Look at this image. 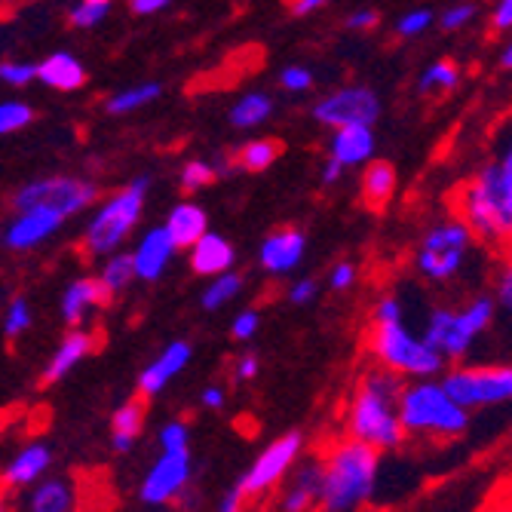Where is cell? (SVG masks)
Here are the masks:
<instances>
[{"instance_id": "6da1fadb", "label": "cell", "mask_w": 512, "mask_h": 512, "mask_svg": "<svg viewBox=\"0 0 512 512\" xmlns=\"http://www.w3.org/2000/svg\"><path fill=\"white\" fill-rule=\"evenodd\" d=\"M454 215L473 230L476 243L497 252L512 249V203L503 166L494 154L457 188Z\"/></svg>"}, {"instance_id": "7a4b0ae2", "label": "cell", "mask_w": 512, "mask_h": 512, "mask_svg": "<svg viewBox=\"0 0 512 512\" xmlns=\"http://www.w3.org/2000/svg\"><path fill=\"white\" fill-rule=\"evenodd\" d=\"M405 390L402 375L390 368H375L362 375L347 408V433L378 451L399 448L408 436L399 417V396Z\"/></svg>"}, {"instance_id": "3957f363", "label": "cell", "mask_w": 512, "mask_h": 512, "mask_svg": "<svg viewBox=\"0 0 512 512\" xmlns=\"http://www.w3.org/2000/svg\"><path fill=\"white\" fill-rule=\"evenodd\" d=\"M381 470V451L359 439H344L329 448L322 460V491L319 509L350 512L375 497Z\"/></svg>"}, {"instance_id": "277c9868", "label": "cell", "mask_w": 512, "mask_h": 512, "mask_svg": "<svg viewBox=\"0 0 512 512\" xmlns=\"http://www.w3.org/2000/svg\"><path fill=\"white\" fill-rule=\"evenodd\" d=\"M399 417L408 436H433V439H454L470 427V408H463L442 381L414 378L405 384L399 396Z\"/></svg>"}, {"instance_id": "5b68a950", "label": "cell", "mask_w": 512, "mask_h": 512, "mask_svg": "<svg viewBox=\"0 0 512 512\" xmlns=\"http://www.w3.org/2000/svg\"><path fill=\"white\" fill-rule=\"evenodd\" d=\"M368 350L378 365L396 371L402 378H436L445 375L448 359L424 341V335H411L405 319L399 322H375L368 332Z\"/></svg>"}, {"instance_id": "8992f818", "label": "cell", "mask_w": 512, "mask_h": 512, "mask_svg": "<svg viewBox=\"0 0 512 512\" xmlns=\"http://www.w3.org/2000/svg\"><path fill=\"white\" fill-rule=\"evenodd\" d=\"M494 313H497L494 295H476L460 310L436 307L427 319L424 341L430 347H436L448 362H457L467 356L473 350V344L491 329Z\"/></svg>"}, {"instance_id": "52a82bcc", "label": "cell", "mask_w": 512, "mask_h": 512, "mask_svg": "<svg viewBox=\"0 0 512 512\" xmlns=\"http://www.w3.org/2000/svg\"><path fill=\"white\" fill-rule=\"evenodd\" d=\"M473 243L476 237H473V230L463 224V218L454 215V218L436 221L427 230L421 246H417L414 264L427 279H433V283H448V279H454L463 270V264H467Z\"/></svg>"}, {"instance_id": "ba28073f", "label": "cell", "mask_w": 512, "mask_h": 512, "mask_svg": "<svg viewBox=\"0 0 512 512\" xmlns=\"http://www.w3.org/2000/svg\"><path fill=\"white\" fill-rule=\"evenodd\" d=\"M148 184H151L148 175L135 178L129 188L114 194L96 212V218H92L86 227V252L89 255H108V252L120 249V243L129 237V230L138 224V215H142Z\"/></svg>"}, {"instance_id": "9c48e42d", "label": "cell", "mask_w": 512, "mask_h": 512, "mask_svg": "<svg viewBox=\"0 0 512 512\" xmlns=\"http://www.w3.org/2000/svg\"><path fill=\"white\" fill-rule=\"evenodd\" d=\"M445 390L463 408H485L512 402V365L451 368L442 375Z\"/></svg>"}, {"instance_id": "30bf717a", "label": "cell", "mask_w": 512, "mask_h": 512, "mask_svg": "<svg viewBox=\"0 0 512 512\" xmlns=\"http://www.w3.org/2000/svg\"><path fill=\"white\" fill-rule=\"evenodd\" d=\"M99 188L89 184L83 178H68V175H56V178H40L31 181L16 194L13 206L16 209H56L65 218L77 215L80 209H86L89 203H96Z\"/></svg>"}, {"instance_id": "8fae6325", "label": "cell", "mask_w": 512, "mask_h": 512, "mask_svg": "<svg viewBox=\"0 0 512 512\" xmlns=\"http://www.w3.org/2000/svg\"><path fill=\"white\" fill-rule=\"evenodd\" d=\"M381 117V99L368 86H341L329 96H322L313 108V120L319 126H375Z\"/></svg>"}, {"instance_id": "7c38bea8", "label": "cell", "mask_w": 512, "mask_h": 512, "mask_svg": "<svg viewBox=\"0 0 512 512\" xmlns=\"http://www.w3.org/2000/svg\"><path fill=\"white\" fill-rule=\"evenodd\" d=\"M301 448H304L301 433H289L283 439H276L273 445H267V451L258 454V460L249 467V473L240 479L243 494L246 497H261L270 488H276L279 482H283L292 473V467L298 463Z\"/></svg>"}, {"instance_id": "4fadbf2b", "label": "cell", "mask_w": 512, "mask_h": 512, "mask_svg": "<svg viewBox=\"0 0 512 512\" xmlns=\"http://www.w3.org/2000/svg\"><path fill=\"white\" fill-rule=\"evenodd\" d=\"M191 479V454L188 448L178 451H163L160 460L151 467L148 479L142 482V500L145 503H169L175 500Z\"/></svg>"}, {"instance_id": "5bb4252c", "label": "cell", "mask_w": 512, "mask_h": 512, "mask_svg": "<svg viewBox=\"0 0 512 512\" xmlns=\"http://www.w3.org/2000/svg\"><path fill=\"white\" fill-rule=\"evenodd\" d=\"M62 221H65V215L56 212V209H40V206L37 209H19V215L7 227L4 243L13 252H28L37 243H43L46 237H53L56 230L62 227Z\"/></svg>"}, {"instance_id": "9a60e30c", "label": "cell", "mask_w": 512, "mask_h": 512, "mask_svg": "<svg viewBox=\"0 0 512 512\" xmlns=\"http://www.w3.org/2000/svg\"><path fill=\"white\" fill-rule=\"evenodd\" d=\"M307 252V237L301 234L298 227H279L276 234H270L261 243V267L270 276H283L292 273Z\"/></svg>"}, {"instance_id": "2e32d148", "label": "cell", "mask_w": 512, "mask_h": 512, "mask_svg": "<svg viewBox=\"0 0 512 512\" xmlns=\"http://www.w3.org/2000/svg\"><path fill=\"white\" fill-rule=\"evenodd\" d=\"M172 255H175V243L169 237L166 224L163 227H151L148 234L138 240V246L132 252V258H135V276L154 283V279H160V273L166 270V264H169Z\"/></svg>"}, {"instance_id": "e0dca14e", "label": "cell", "mask_w": 512, "mask_h": 512, "mask_svg": "<svg viewBox=\"0 0 512 512\" xmlns=\"http://www.w3.org/2000/svg\"><path fill=\"white\" fill-rule=\"evenodd\" d=\"M191 362V344L188 341H175V344H169L142 375H138V393L142 396H157L178 371Z\"/></svg>"}, {"instance_id": "ac0fdd59", "label": "cell", "mask_w": 512, "mask_h": 512, "mask_svg": "<svg viewBox=\"0 0 512 512\" xmlns=\"http://www.w3.org/2000/svg\"><path fill=\"white\" fill-rule=\"evenodd\" d=\"M319 491H322V460H304L292 467V482L283 494L286 512H304L319 506Z\"/></svg>"}, {"instance_id": "d6986e66", "label": "cell", "mask_w": 512, "mask_h": 512, "mask_svg": "<svg viewBox=\"0 0 512 512\" xmlns=\"http://www.w3.org/2000/svg\"><path fill=\"white\" fill-rule=\"evenodd\" d=\"M375 154V132L371 126H341L329 142V157H335L344 169L365 166Z\"/></svg>"}, {"instance_id": "ffe728a7", "label": "cell", "mask_w": 512, "mask_h": 512, "mask_svg": "<svg viewBox=\"0 0 512 512\" xmlns=\"http://www.w3.org/2000/svg\"><path fill=\"white\" fill-rule=\"evenodd\" d=\"M234 246H230L224 237L212 234V230H206V234L191 246V270L200 273V276H218L224 270L234 267Z\"/></svg>"}, {"instance_id": "44dd1931", "label": "cell", "mask_w": 512, "mask_h": 512, "mask_svg": "<svg viewBox=\"0 0 512 512\" xmlns=\"http://www.w3.org/2000/svg\"><path fill=\"white\" fill-rule=\"evenodd\" d=\"M111 301V292L105 289L102 279H77L65 289V298H62V316L68 325H80L83 316L92 310V307H102Z\"/></svg>"}, {"instance_id": "7402d4cb", "label": "cell", "mask_w": 512, "mask_h": 512, "mask_svg": "<svg viewBox=\"0 0 512 512\" xmlns=\"http://www.w3.org/2000/svg\"><path fill=\"white\" fill-rule=\"evenodd\" d=\"M92 350H96V338H92L89 332H80V329L68 332L65 341L59 344L53 362L46 365V371H43V384H56V381H62V378L68 375V371H71L74 365H80Z\"/></svg>"}, {"instance_id": "603a6c76", "label": "cell", "mask_w": 512, "mask_h": 512, "mask_svg": "<svg viewBox=\"0 0 512 512\" xmlns=\"http://www.w3.org/2000/svg\"><path fill=\"white\" fill-rule=\"evenodd\" d=\"M166 230H169L175 249H191L209 230V218H206V212L197 203H178L169 212Z\"/></svg>"}, {"instance_id": "cb8c5ba5", "label": "cell", "mask_w": 512, "mask_h": 512, "mask_svg": "<svg viewBox=\"0 0 512 512\" xmlns=\"http://www.w3.org/2000/svg\"><path fill=\"white\" fill-rule=\"evenodd\" d=\"M396 191V169L384 160H368L365 172L359 178V194L365 200V206L371 209H381L393 200Z\"/></svg>"}, {"instance_id": "d4e9b609", "label": "cell", "mask_w": 512, "mask_h": 512, "mask_svg": "<svg viewBox=\"0 0 512 512\" xmlns=\"http://www.w3.org/2000/svg\"><path fill=\"white\" fill-rule=\"evenodd\" d=\"M37 80L59 92H71L86 83V68L71 53H53L50 59L37 65Z\"/></svg>"}, {"instance_id": "484cf974", "label": "cell", "mask_w": 512, "mask_h": 512, "mask_svg": "<svg viewBox=\"0 0 512 512\" xmlns=\"http://www.w3.org/2000/svg\"><path fill=\"white\" fill-rule=\"evenodd\" d=\"M50 460H53V454H50V448H46V445H28V448H22V454L4 470V485L25 488L31 482H37L46 473V467H50Z\"/></svg>"}, {"instance_id": "4316f807", "label": "cell", "mask_w": 512, "mask_h": 512, "mask_svg": "<svg viewBox=\"0 0 512 512\" xmlns=\"http://www.w3.org/2000/svg\"><path fill=\"white\" fill-rule=\"evenodd\" d=\"M142 424H145V402L142 399H129L126 405H120L114 411V451H129L138 439V433H142Z\"/></svg>"}, {"instance_id": "83f0119b", "label": "cell", "mask_w": 512, "mask_h": 512, "mask_svg": "<svg viewBox=\"0 0 512 512\" xmlns=\"http://www.w3.org/2000/svg\"><path fill=\"white\" fill-rule=\"evenodd\" d=\"M273 114V99L267 92H246L237 105L230 108V126L234 129H255Z\"/></svg>"}, {"instance_id": "f1b7e54d", "label": "cell", "mask_w": 512, "mask_h": 512, "mask_svg": "<svg viewBox=\"0 0 512 512\" xmlns=\"http://www.w3.org/2000/svg\"><path fill=\"white\" fill-rule=\"evenodd\" d=\"M28 506L34 512H68L74 506V488H68V482L50 479V482L37 485Z\"/></svg>"}, {"instance_id": "f546056e", "label": "cell", "mask_w": 512, "mask_h": 512, "mask_svg": "<svg viewBox=\"0 0 512 512\" xmlns=\"http://www.w3.org/2000/svg\"><path fill=\"white\" fill-rule=\"evenodd\" d=\"M279 154H283V148H279V142H273V138H255V142H246L240 151H237V169H246V172H264L270 169Z\"/></svg>"}, {"instance_id": "4dcf8cb0", "label": "cell", "mask_w": 512, "mask_h": 512, "mask_svg": "<svg viewBox=\"0 0 512 512\" xmlns=\"http://www.w3.org/2000/svg\"><path fill=\"white\" fill-rule=\"evenodd\" d=\"M163 96V86L160 83H145V86H132V89H123L117 92L114 99H108V114H132L138 108H145L151 102H157Z\"/></svg>"}, {"instance_id": "1f68e13d", "label": "cell", "mask_w": 512, "mask_h": 512, "mask_svg": "<svg viewBox=\"0 0 512 512\" xmlns=\"http://www.w3.org/2000/svg\"><path fill=\"white\" fill-rule=\"evenodd\" d=\"M457 83H460V71L454 62H433L421 74V80H417V92H421V96H445Z\"/></svg>"}, {"instance_id": "d6a6232c", "label": "cell", "mask_w": 512, "mask_h": 512, "mask_svg": "<svg viewBox=\"0 0 512 512\" xmlns=\"http://www.w3.org/2000/svg\"><path fill=\"white\" fill-rule=\"evenodd\" d=\"M240 292H243V276L234 273V270H224V273L212 276L209 289L203 292V307H206V310H218V307H224L227 301H234Z\"/></svg>"}, {"instance_id": "836d02e7", "label": "cell", "mask_w": 512, "mask_h": 512, "mask_svg": "<svg viewBox=\"0 0 512 512\" xmlns=\"http://www.w3.org/2000/svg\"><path fill=\"white\" fill-rule=\"evenodd\" d=\"M102 283L111 295H120L132 279H135V258L129 252H120V255H111L108 264L102 267Z\"/></svg>"}, {"instance_id": "e575fe53", "label": "cell", "mask_w": 512, "mask_h": 512, "mask_svg": "<svg viewBox=\"0 0 512 512\" xmlns=\"http://www.w3.org/2000/svg\"><path fill=\"white\" fill-rule=\"evenodd\" d=\"M218 178V169L206 160H188L181 166V175H178V184L184 194H194V191H203L209 184Z\"/></svg>"}, {"instance_id": "d590c367", "label": "cell", "mask_w": 512, "mask_h": 512, "mask_svg": "<svg viewBox=\"0 0 512 512\" xmlns=\"http://www.w3.org/2000/svg\"><path fill=\"white\" fill-rule=\"evenodd\" d=\"M111 4L114 0H80V4L71 10V25L74 28H96L111 13Z\"/></svg>"}, {"instance_id": "8d00e7d4", "label": "cell", "mask_w": 512, "mask_h": 512, "mask_svg": "<svg viewBox=\"0 0 512 512\" xmlns=\"http://www.w3.org/2000/svg\"><path fill=\"white\" fill-rule=\"evenodd\" d=\"M34 120V108L25 102H0V135L25 129Z\"/></svg>"}, {"instance_id": "74e56055", "label": "cell", "mask_w": 512, "mask_h": 512, "mask_svg": "<svg viewBox=\"0 0 512 512\" xmlns=\"http://www.w3.org/2000/svg\"><path fill=\"white\" fill-rule=\"evenodd\" d=\"M494 301L512 319V249H506L503 264L494 276Z\"/></svg>"}, {"instance_id": "f35d334b", "label": "cell", "mask_w": 512, "mask_h": 512, "mask_svg": "<svg viewBox=\"0 0 512 512\" xmlns=\"http://www.w3.org/2000/svg\"><path fill=\"white\" fill-rule=\"evenodd\" d=\"M494 157L503 166V178H506V191H509V203H512V117L503 123V129L494 135Z\"/></svg>"}, {"instance_id": "ab89813d", "label": "cell", "mask_w": 512, "mask_h": 512, "mask_svg": "<svg viewBox=\"0 0 512 512\" xmlns=\"http://www.w3.org/2000/svg\"><path fill=\"white\" fill-rule=\"evenodd\" d=\"M31 325V310H28V301L25 298H13L7 316H4V335L7 338H19L25 329Z\"/></svg>"}, {"instance_id": "60d3db41", "label": "cell", "mask_w": 512, "mask_h": 512, "mask_svg": "<svg viewBox=\"0 0 512 512\" xmlns=\"http://www.w3.org/2000/svg\"><path fill=\"white\" fill-rule=\"evenodd\" d=\"M430 25H433V13H430V10H411V13H405V16L396 22V31H399L402 37H417V34L430 31Z\"/></svg>"}, {"instance_id": "b9f144b4", "label": "cell", "mask_w": 512, "mask_h": 512, "mask_svg": "<svg viewBox=\"0 0 512 512\" xmlns=\"http://www.w3.org/2000/svg\"><path fill=\"white\" fill-rule=\"evenodd\" d=\"M473 16H476V4H454V7H448V10L439 16V25H442L445 31H460L463 25H470V22H473Z\"/></svg>"}, {"instance_id": "7bdbcfd3", "label": "cell", "mask_w": 512, "mask_h": 512, "mask_svg": "<svg viewBox=\"0 0 512 512\" xmlns=\"http://www.w3.org/2000/svg\"><path fill=\"white\" fill-rule=\"evenodd\" d=\"M0 80L10 86H25L31 80H37V68L25 65V62H0Z\"/></svg>"}, {"instance_id": "ee69618b", "label": "cell", "mask_w": 512, "mask_h": 512, "mask_svg": "<svg viewBox=\"0 0 512 512\" xmlns=\"http://www.w3.org/2000/svg\"><path fill=\"white\" fill-rule=\"evenodd\" d=\"M160 448L163 451H178V448H188V427L181 421H172L160 430Z\"/></svg>"}, {"instance_id": "f6af8a7d", "label": "cell", "mask_w": 512, "mask_h": 512, "mask_svg": "<svg viewBox=\"0 0 512 512\" xmlns=\"http://www.w3.org/2000/svg\"><path fill=\"white\" fill-rule=\"evenodd\" d=\"M279 83H283V89H289V92H307L313 86V74L301 65H292L279 74Z\"/></svg>"}, {"instance_id": "bcb514c9", "label": "cell", "mask_w": 512, "mask_h": 512, "mask_svg": "<svg viewBox=\"0 0 512 512\" xmlns=\"http://www.w3.org/2000/svg\"><path fill=\"white\" fill-rule=\"evenodd\" d=\"M356 264H350V261H341V264H335L332 267V276H329V286L335 289V292H347V289H353V283H356Z\"/></svg>"}, {"instance_id": "7dc6e473", "label": "cell", "mask_w": 512, "mask_h": 512, "mask_svg": "<svg viewBox=\"0 0 512 512\" xmlns=\"http://www.w3.org/2000/svg\"><path fill=\"white\" fill-rule=\"evenodd\" d=\"M258 325H261L258 310H243V313L234 319V338H237V341H249V338H255Z\"/></svg>"}, {"instance_id": "c3c4849f", "label": "cell", "mask_w": 512, "mask_h": 512, "mask_svg": "<svg viewBox=\"0 0 512 512\" xmlns=\"http://www.w3.org/2000/svg\"><path fill=\"white\" fill-rule=\"evenodd\" d=\"M316 295H319L316 279H298V283L289 286V301H292V304H310Z\"/></svg>"}, {"instance_id": "681fc988", "label": "cell", "mask_w": 512, "mask_h": 512, "mask_svg": "<svg viewBox=\"0 0 512 512\" xmlns=\"http://www.w3.org/2000/svg\"><path fill=\"white\" fill-rule=\"evenodd\" d=\"M402 319V304L399 298L387 295L375 304V322H399Z\"/></svg>"}, {"instance_id": "f907efd6", "label": "cell", "mask_w": 512, "mask_h": 512, "mask_svg": "<svg viewBox=\"0 0 512 512\" xmlns=\"http://www.w3.org/2000/svg\"><path fill=\"white\" fill-rule=\"evenodd\" d=\"M378 22H381V16H378L375 10H356V13H350V16H347V22H344V25H347L350 31H371Z\"/></svg>"}, {"instance_id": "816d5d0a", "label": "cell", "mask_w": 512, "mask_h": 512, "mask_svg": "<svg viewBox=\"0 0 512 512\" xmlns=\"http://www.w3.org/2000/svg\"><path fill=\"white\" fill-rule=\"evenodd\" d=\"M491 28L494 31H512V0H497L491 13Z\"/></svg>"}, {"instance_id": "f5cc1de1", "label": "cell", "mask_w": 512, "mask_h": 512, "mask_svg": "<svg viewBox=\"0 0 512 512\" xmlns=\"http://www.w3.org/2000/svg\"><path fill=\"white\" fill-rule=\"evenodd\" d=\"M255 375H258V356H252V353L240 356L237 365H234V378L237 381H252Z\"/></svg>"}, {"instance_id": "db71d44e", "label": "cell", "mask_w": 512, "mask_h": 512, "mask_svg": "<svg viewBox=\"0 0 512 512\" xmlns=\"http://www.w3.org/2000/svg\"><path fill=\"white\" fill-rule=\"evenodd\" d=\"M172 0H132V13L138 16H151V13H160L163 7H169Z\"/></svg>"}, {"instance_id": "11a10c76", "label": "cell", "mask_w": 512, "mask_h": 512, "mask_svg": "<svg viewBox=\"0 0 512 512\" xmlns=\"http://www.w3.org/2000/svg\"><path fill=\"white\" fill-rule=\"evenodd\" d=\"M243 503H246V494H243V488L237 485L234 491H227V494H224L221 509H224V512H237V509H243Z\"/></svg>"}, {"instance_id": "9f6ffc18", "label": "cell", "mask_w": 512, "mask_h": 512, "mask_svg": "<svg viewBox=\"0 0 512 512\" xmlns=\"http://www.w3.org/2000/svg\"><path fill=\"white\" fill-rule=\"evenodd\" d=\"M325 4H332V0H292V13L295 16H310L319 7H325Z\"/></svg>"}, {"instance_id": "6f0895ef", "label": "cell", "mask_w": 512, "mask_h": 512, "mask_svg": "<svg viewBox=\"0 0 512 512\" xmlns=\"http://www.w3.org/2000/svg\"><path fill=\"white\" fill-rule=\"evenodd\" d=\"M344 175V166L335 160V157H329V160H325V166H322V181L325 184H335L338 178Z\"/></svg>"}, {"instance_id": "680465c9", "label": "cell", "mask_w": 512, "mask_h": 512, "mask_svg": "<svg viewBox=\"0 0 512 512\" xmlns=\"http://www.w3.org/2000/svg\"><path fill=\"white\" fill-rule=\"evenodd\" d=\"M203 405L206 408H221L224 405V390L221 387H206L203 390Z\"/></svg>"}, {"instance_id": "91938a15", "label": "cell", "mask_w": 512, "mask_h": 512, "mask_svg": "<svg viewBox=\"0 0 512 512\" xmlns=\"http://www.w3.org/2000/svg\"><path fill=\"white\" fill-rule=\"evenodd\" d=\"M500 65L512 71V40L506 43V50H503V56H500Z\"/></svg>"}, {"instance_id": "94428289", "label": "cell", "mask_w": 512, "mask_h": 512, "mask_svg": "<svg viewBox=\"0 0 512 512\" xmlns=\"http://www.w3.org/2000/svg\"><path fill=\"white\" fill-rule=\"evenodd\" d=\"M0 509H4V500H0Z\"/></svg>"}]
</instances>
